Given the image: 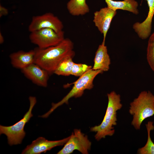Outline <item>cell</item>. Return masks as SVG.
<instances>
[{
	"label": "cell",
	"mask_w": 154,
	"mask_h": 154,
	"mask_svg": "<svg viewBox=\"0 0 154 154\" xmlns=\"http://www.w3.org/2000/svg\"><path fill=\"white\" fill-rule=\"evenodd\" d=\"M111 63L110 56L105 44L100 45L96 52L94 59V64L92 68L94 70L107 71L110 68Z\"/></svg>",
	"instance_id": "14"
},
{
	"label": "cell",
	"mask_w": 154,
	"mask_h": 154,
	"mask_svg": "<svg viewBox=\"0 0 154 154\" xmlns=\"http://www.w3.org/2000/svg\"><path fill=\"white\" fill-rule=\"evenodd\" d=\"M117 13L108 7L101 8L94 13L93 22L99 31L103 35L102 43L105 44L106 37L112 20Z\"/></svg>",
	"instance_id": "10"
},
{
	"label": "cell",
	"mask_w": 154,
	"mask_h": 154,
	"mask_svg": "<svg viewBox=\"0 0 154 154\" xmlns=\"http://www.w3.org/2000/svg\"><path fill=\"white\" fill-rule=\"evenodd\" d=\"M64 26L59 18L50 12L33 17L28 27L30 32L43 28H50L57 32L63 31Z\"/></svg>",
	"instance_id": "8"
},
{
	"label": "cell",
	"mask_w": 154,
	"mask_h": 154,
	"mask_svg": "<svg viewBox=\"0 0 154 154\" xmlns=\"http://www.w3.org/2000/svg\"><path fill=\"white\" fill-rule=\"evenodd\" d=\"M21 70L24 75L35 84L47 86L50 74L38 65L34 63Z\"/></svg>",
	"instance_id": "11"
},
{
	"label": "cell",
	"mask_w": 154,
	"mask_h": 154,
	"mask_svg": "<svg viewBox=\"0 0 154 154\" xmlns=\"http://www.w3.org/2000/svg\"><path fill=\"white\" fill-rule=\"evenodd\" d=\"M29 39L33 44L40 48L56 45L64 39L63 31L57 32L50 28H43L31 32Z\"/></svg>",
	"instance_id": "6"
},
{
	"label": "cell",
	"mask_w": 154,
	"mask_h": 154,
	"mask_svg": "<svg viewBox=\"0 0 154 154\" xmlns=\"http://www.w3.org/2000/svg\"><path fill=\"white\" fill-rule=\"evenodd\" d=\"M92 68L91 66L74 63L72 68L71 75L79 77Z\"/></svg>",
	"instance_id": "20"
},
{
	"label": "cell",
	"mask_w": 154,
	"mask_h": 154,
	"mask_svg": "<svg viewBox=\"0 0 154 154\" xmlns=\"http://www.w3.org/2000/svg\"><path fill=\"white\" fill-rule=\"evenodd\" d=\"M108 106L105 114L101 124L90 128L91 131L96 132L95 139L99 141L106 136H112L115 133L114 126L117 125V111L122 106L120 96L114 91L107 94Z\"/></svg>",
	"instance_id": "2"
},
{
	"label": "cell",
	"mask_w": 154,
	"mask_h": 154,
	"mask_svg": "<svg viewBox=\"0 0 154 154\" xmlns=\"http://www.w3.org/2000/svg\"><path fill=\"white\" fill-rule=\"evenodd\" d=\"M29 100L30 104L29 110L22 119L10 126H0V135L3 134L7 136L8 143L11 146L21 144L25 135V126L33 116L32 110L37 102L35 97L30 96Z\"/></svg>",
	"instance_id": "5"
},
{
	"label": "cell",
	"mask_w": 154,
	"mask_h": 154,
	"mask_svg": "<svg viewBox=\"0 0 154 154\" xmlns=\"http://www.w3.org/2000/svg\"><path fill=\"white\" fill-rule=\"evenodd\" d=\"M91 143L87 135L80 129H75L63 148L58 154H70L77 150L83 154H88L90 150Z\"/></svg>",
	"instance_id": "7"
},
{
	"label": "cell",
	"mask_w": 154,
	"mask_h": 154,
	"mask_svg": "<svg viewBox=\"0 0 154 154\" xmlns=\"http://www.w3.org/2000/svg\"><path fill=\"white\" fill-rule=\"evenodd\" d=\"M74 44L68 38H64L58 44L45 48L38 47L35 52L34 63L47 71L54 73L60 61L68 55L74 56Z\"/></svg>",
	"instance_id": "1"
},
{
	"label": "cell",
	"mask_w": 154,
	"mask_h": 154,
	"mask_svg": "<svg viewBox=\"0 0 154 154\" xmlns=\"http://www.w3.org/2000/svg\"><path fill=\"white\" fill-rule=\"evenodd\" d=\"M147 132V143L143 147L139 148L137 153L139 154H154V143L150 137V132L154 129L153 122L149 121L146 124Z\"/></svg>",
	"instance_id": "18"
},
{
	"label": "cell",
	"mask_w": 154,
	"mask_h": 154,
	"mask_svg": "<svg viewBox=\"0 0 154 154\" xmlns=\"http://www.w3.org/2000/svg\"><path fill=\"white\" fill-rule=\"evenodd\" d=\"M67 8L69 13L74 16L84 15L90 11L86 0H70L67 4Z\"/></svg>",
	"instance_id": "16"
},
{
	"label": "cell",
	"mask_w": 154,
	"mask_h": 154,
	"mask_svg": "<svg viewBox=\"0 0 154 154\" xmlns=\"http://www.w3.org/2000/svg\"><path fill=\"white\" fill-rule=\"evenodd\" d=\"M147 3L149 11L145 19L142 22H136L133 28L138 37L143 40L147 39L151 35L152 24L154 15V0H145Z\"/></svg>",
	"instance_id": "12"
},
{
	"label": "cell",
	"mask_w": 154,
	"mask_h": 154,
	"mask_svg": "<svg viewBox=\"0 0 154 154\" xmlns=\"http://www.w3.org/2000/svg\"><path fill=\"white\" fill-rule=\"evenodd\" d=\"M4 42V38L1 32L0 33V43L2 44Z\"/></svg>",
	"instance_id": "22"
},
{
	"label": "cell",
	"mask_w": 154,
	"mask_h": 154,
	"mask_svg": "<svg viewBox=\"0 0 154 154\" xmlns=\"http://www.w3.org/2000/svg\"><path fill=\"white\" fill-rule=\"evenodd\" d=\"M70 136L57 141H49L42 137H39L33 141L31 144L27 145L23 151L22 154H40L45 153L52 148L65 144Z\"/></svg>",
	"instance_id": "9"
},
{
	"label": "cell",
	"mask_w": 154,
	"mask_h": 154,
	"mask_svg": "<svg viewBox=\"0 0 154 154\" xmlns=\"http://www.w3.org/2000/svg\"><path fill=\"white\" fill-rule=\"evenodd\" d=\"M103 72L101 70L91 69L84 74L73 84L74 86L67 94L62 100L56 103H52V107L49 111L40 116L42 118H47L57 108L65 103H68L69 100L72 97L77 98L81 96L86 90H90L94 87L93 82L95 77Z\"/></svg>",
	"instance_id": "4"
},
{
	"label": "cell",
	"mask_w": 154,
	"mask_h": 154,
	"mask_svg": "<svg viewBox=\"0 0 154 154\" xmlns=\"http://www.w3.org/2000/svg\"><path fill=\"white\" fill-rule=\"evenodd\" d=\"M147 59L150 68L154 72V32L149 37L147 49Z\"/></svg>",
	"instance_id": "19"
},
{
	"label": "cell",
	"mask_w": 154,
	"mask_h": 154,
	"mask_svg": "<svg viewBox=\"0 0 154 154\" xmlns=\"http://www.w3.org/2000/svg\"><path fill=\"white\" fill-rule=\"evenodd\" d=\"M130 105L129 112L133 116L131 125L139 130L145 119L154 115V95L149 91H143Z\"/></svg>",
	"instance_id": "3"
},
{
	"label": "cell",
	"mask_w": 154,
	"mask_h": 154,
	"mask_svg": "<svg viewBox=\"0 0 154 154\" xmlns=\"http://www.w3.org/2000/svg\"><path fill=\"white\" fill-rule=\"evenodd\" d=\"M8 14V9L2 5H0V17L3 16H6Z\"/></svg>",
	"instance_id": "21"
},
{
	"label": "cell",
	"mask_w": 154,
	"mask_h": 154,
	"mask_svg": "<svg viewBox=\"0 0 154 154\" xmlns=\"http://www.w3.org/2000/svg\"><path fill=\"white\" fill-rule=\"evenodd\" d=\"M107 7L115 11L118 9L126 11L137 15L139 13L138 9V4L135 0H123L117 1L113 0H105Z\"/></svg>",
	"instance_id": "15"
},
{
	"label": "cell",
	"mask_w": 154,
	"mask_h": 154,
	"mask_svg": "<svg viewBox=\"0 0 154 154\" xmlns=\"http://www.w3.org/2000/svg\"><path fill=\"white\" fill-rule=\"evenodd\" d=\"M35 55L34 50L28 52L20 50L11 54L9 57L12 66L22 70L34 63Z\"/></svg>",
	"instance_id": "13"
},
{
	"label": "cell",
	"mask_w": 154,
	"mask_h": 154,
	"mask_svg": "<svg viewBox=\"0 0 154 154\" xmlns=\"http://www.w3.org/2000/svg\"><path fill=\"white\" fill-rule=\"evenodd\" d=\"M74 56L68 55L64 58L59 64L54 73L58 75L67 76L71 75L74 63L72 60Z\"/></svg>",
	"instance_id": "17"
}]
</instances>
